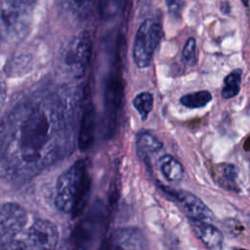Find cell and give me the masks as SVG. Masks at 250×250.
Here are the masks:
<instances>
[{"instance_id":"6da1fadb","label":"cell","mask_w":250,"mask_h":250,"mask_svg":"<svg viewBox=\"0 0 250 250\" xmlns=\"http://www.w3.org/2000/svg\"><path fill=\"white\" fill-rule=\"evenodd\" d=\"M8 123L0 124L5 172L40 171L60 159L69 147L68 128L59 105L45 100L21 108Z\"/></svg>"},{"instance_id":"7a4b0ae2","label":"cell","mask_w":250,"mask_h":250,"mask_svg":"<svg viewBox=\"0 0 250 250\" xmlns=\"http://www.w3.org/2000/svg\"><path fill=\"white\" fill-rule=\"evenodd\" d=\"M88 168V160L80 159L59 177L55 202L62 212L76 217L83 210L90 191Z\"/></svg>"},{"instance_id":"3957f363","label":"cell","mask_w":250,"mask_h":250,"mask_svg":"<svg viewBox=\"0 0 250 250\" xmlns=\"http://www.w3.org/2000/svg\"><path fill=\"white\" fill-rule=\"evenodd\" d=\"M29 25V7L11 0H0V36L19 41L27 34Z\"/></svg>"},{"instance_id":"277c9868","label":"cell","mask_w":250,"mask_h":250,"mask_svg":"<svg viewBox=\"0 0 250 250\" xmlns=\"http://www.w3.org/2000/svg\"><path fill=\"white\" fill-rule=\"evenodd\" d=\"M162 35L161 24L147 19L139 26L133 47V58L137 66L143 68L149 65Z\"/></svg>"},{"instance_id":"5b68a950","label":"cell","mask_w":250,"mask_h":250,"mask_svg":"<svg viewBox=\"0 0 250 250\" xmlns=\"http://www.w3.org/2000/svg\"><path fill=\"white\" fill-rule=\"evenodd\" d=\"M92 51L91 36L84 30L72 37L61 53V61L68 72L82 76L87 69Z\"/></svg>"},{"instance_id":"8992f818","label":"cell","mask_w":250,"mask_h":250,"mask_svg":"<svg viewBox=\"0 0 250 250\" xmlns=\"http://www.w3.org/2000/svg\"><path fill=\"white\" fill-rule=\"evenodd\" d=\"M25 209L15 202L0 205V249L14 240L25 226Z\"/></svg>"},{"instance_id":"52a82bcc","label":"cell","mask_w":250,"mask_h":250,"mask_svg":"<svg viewBox=\"0 0 250 250\" xmlns=\"http://www.w3.org/2000/svg\"><path fill=\"white\" fill-rule=\"evenodd\" d=\"M60 239L58 228L45 219L36 220L27 229L22 241L26 249H53Z\"/></svg>"},{"instance_id":"ba28073f","label":"cell","mask_w":250,"mask_h":250,"mask_svg":"<svg viewBox=\"0 0 250 250\" xmlns=\"http://www.w3.org/2000/svg\"><path fill=\"white\" fill-rule=\"evenodd\" d=\"M169 193L179 203L181 209L188 219L207 221L214 218V214L210 208L193 193L187 190H172Z\"/></svg>"},{"instance_id":"9c48e42d","label":"cell","mask_w":250,"mask_h":250,"mask_svg":"<svg viewBox=\"0 0 250 250\" xmlns=\"http://www.w3.org/2000/svg\"><path fill=\"white\" fill-rule=\"evenodd\" d=\"M146 241L144 233L138 228H120L109 237L107 248L112 249H144Z\"/></svg>"},{"instance_id":"30bf717a","label":"cell","mask_w":250,"mask_h":250,"mask_svg":"<svg viewBox=\"0 0 250 250\" xmlns=\"http://www.w3.org/2000/svg\"><path fill=\"white\" fill-rule=\"evenodd\" d=\"M189 225L196 237L209 249H221L224 235L215 226L203 220L189 219Z\"/></svg>"},{"instance_id":"8fae6325","label":"cell","mask_w":250,"mask_h":250,"mask_svg":"<svg viewBox=\"0 0 250 250\" xmlns=\"http://www.w3.org/2000/svg\"><path fill=\"white\" fill-rule=\"evenodd\" d=\"M212 175L217 183L224 188L234 190L237 188V168L233 164L220 163L214 166Z\"/></svg>"},{"instance_id":"7c38bea8","label":"cell","mask_w":250,"mask_h":250,"mask_svg":"<svg viewBox=\"0 0 250 250\" xmlns=\"http://www.w3.org/2000/svg\"><path fill=\"white\" fill-rule=\"evenodd\" d=\"M94 109L92 104H89L83 114L81 128L79 133V146L80 148L85 150L87 149L92 142H93V135H94Z\"/></svg>"},{"instance_id":"4fadbf2b","label":"cell","mask_w":250,"mask_h":250,"mask_svg":"<svg viewBox=\"0 0 250 250\" xmlns=\"http://www.w3.org/2000/svg\"><path fill=\"white\" fill-rule=\"evenodd\" d=\"M98 0H64V10L76 20H85L93 12Z\"/></svg>"},{"instance_id":"5bb4252c","label":"cell","mask_w":250,"mask_h":250,"mask_svg":"<svg viewBox=\"0 0 250 250\" xmlns=\"http://www.w3.org/2000/svg\"><path fill=\"white\" fill-rule=\"evenodd\" d=\"M158 165L163 176L170 182H179L184 176L183 165L172 155L166 154L160 157Z\"/></svg>"},{"instance_id":"9a60e30c","label":"cell","mask_w":250,"mask_h":250,"mask_svg":"<svg viewBox=\"0 0 250 250\" xmlns=\"http://www.w3.org/2000/svg\"><path fill=\"white\" fill-rule=\"evenodd\" d=\"M137 150L139 155L147 156L151 153L158 152L163 145L162 143L151 133L144 131L140 132L137 136Z\"/></svg>"},{"instance_id":"2e32d148","label":"cell","mask_w":250,"mask_h":250,"mask_svg":"<svg viewBox=\"0 0 250 250\" xmlns=\"http://www.w3.org/2000/svg\"><path fill=\"white\" fill-rule=\"evenodd\" d=\"M242 70L240 68L232 70L224 79V86L222 89V96L225 99L235 97L240 91Z\"/></svg>"},{"instance_id":"e0dca14e","label":"cell","mask_w":250,"mask_h":250,"mask_svg":"<svg viewBox=\"0 0 250 250\" xmlns=\"http://www.w3.org/2000/svg\"><path fill=\"white\" fill-rule=\"evenodd\" d=\"M212 100V95L208 91H197L181 97L180 102L188 108H200L205 106Z\"/></svg>"},{"instance_id":"ac0fdd59","label":"cell","mask_w":250,"mask_h":250,"mask_svg":"<svg viewBox=\"0 0 250 250\" xmlns=\"http://www.w3.org/2000/svg\"><path fill=\"white\" fill-rule=\"evenodd\" d=\"M133 105L143 120H146L153 107V96L149 92H142L133 100Z\"/></svg>"},{"instance_id":"d6986e66","label":"cell","mask_w":250,"mask_h":250,"mask_svg":"<svg viewBox=\"0 0 250 250\" xmlns=\"http://www.w3.org/2000/svg\"><path fill=\"white\" fill-rule=\"evenodd\" d=\"M121 6V0H98V9L100 15L104 19H110L114 17Z\"/></svg>"},{"instance_id":"ffe728a7","label":"cell","mask_w":250,"mask_h":250,"mask_svg":"<svg viewBox=\"0 0 250 250\" xmlns=\"http://www.w3.org/2000/svg\"><path fill=\"white\" fill-rule=\"evenodd\" d=\"M195 48H196V41L193 37H189L183 49L182 57L187 62H192L195 60Z\"/></svg>"},{"instance_id":"44dd1931","label":"cell","mask_w":250,"mask_h":250,"mask_svg":"<svg viewBox=\"0 0 250 250\" xmlns=\"http://www.w3.org/2000/svg\"><path fill=\"white\" fill-rule=\"evenodd\" d=\"M165 2L169 12L174 16H178L184 6V0H165Z\"/></svg>"},{"instance_id":"7402d4cb","label":"cell","mask_w":250,"mask_h":250,"mask_svg":"<svg viewBox=\"0 0 250 250\" xmlns=\"http://www.w3.org/2000/svg\"><path fill=\"white\" fill-rule=\"evenodd\" d=\"M7 96V88H6V83L2 77H0V110L2 109L5 100Z\"/></svg>"},{"instance_id":"603a6c76","label":"cell","mask_w":250,"mask_h":250,"mask_svg":"<svg viewBox=\"0 0 250 250\" xmlns=\"http://www.w3.org/2000/svg\"><path fill=\"white\" fill-rule=\"evenodd\" d=\"M19 5H21V6H25V7H30L32 6L33 4H35L38 0H11Z\"/></svg>"},{"instance_id":"cb8c5ba5","label":"cell","mask_w":250,"mask_h":250,"mask_svg":"<svg viewBox=\"0 0 250 250\" xmlns=\"http://www.w3.org/2000/svg\"><path fill=\"white\" fill-rule=\"evenodd\" d=\"M245 6H247L248 5V2H249V0H240Z\"/></svg>"},{"instance_id":"d4e9b609","label":"cell","mask_w":250,"mask_h":250,"mask_svg":"<svg viewBox=\"0 0 250 250\" xmlns=\"http://www.w3.org/2000/svg\"><path fill=\"white\" fill-rule=\"evenodd\" d=\"M249 169H250V164H249Z\"/></svg>"}]
</instances>
